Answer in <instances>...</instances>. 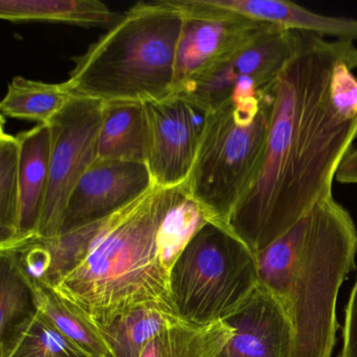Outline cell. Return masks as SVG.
I'll return each instance as SVG.
<instances>
[{
	"label": "cell",
	"mask_w": 357,
	"mask_h": 357,
	"mask_svg": "<svg viewBox=\"0 0 357 357\" xmlns=\"http://www.w3.org/2000/svg\"><path fill=\"white\" fill-rule=\"evenodd\" d=\"M356 68L354 43L303 34L275 79L262 169L227 225L255 255L333 195L357 139Z\"/></svg>",
	"instance_id": "1"
},
{
	"label": "cell",
	"mask_w": 357,
	"mask_h": 357,
	"mask_svg": "<svg viewBox=\"0 0 357 357\" xmlns=\"http://www.w3.org/2000/svg\"><path fill=\"white\" fill-rule=\"evenodd\" d=\"M357 229L349 211L326 198L257 252L259 284L279 302L294 331L290 357H331L336 301L356 268Z\"/></svg>",
	"instance_id": "2"
},
{
	"label": "cell",
	"mask_w": 357,
	"mask_h": 357,
	"mask_svg": "<svg viewBox=\"0 0 357 357\" xmlns=\"http://www.w3.org/2000/svg\"><path fill=\"white\" fill-rule=\"evenodd\" d=\"M175 188L154 185L104 219L80 262L54 289L99 326L109 325L139 307L174 306L158 231Z\"/></svg>",
	"instance_id": "3"
},
{
	"label": "cell",
	"mask_w": 357,
	"mask_h": 357,
	"mask_svg": "<svg viewBox=\"0 0 357 357\" xmlns=\"http://www.w3.org/2000/svg\"><path fill=\"white\" fill-rule=\"evenodd\" d=\"M183 14L171 0L137 3L82 55L62 82L74 98L147 102L174 93Z\"/></svg>",
	"instance_id": "4"
},
{
	"label": "cell",
	"mask_w": 357,
	"mask_h": 357,
	"mask_svg": "<svg viewBox=\"0 0 357 357\" xmlns=\"http://www.w3.org/2000/svg\"><path fill=\"white\" fill-rule=\"evenodd\" d=\"M273 84L257 93H235L206 114L185 187L208 221L227 227L236 206L260 174L273 114Z\"/></svg>",
	"instance_id": "5"
},
{
	"label": "cell",
	"mask_w": 357,
	"mask_h": 357,
	"mask_svg": "<svg viewBox=\"0 0 357 357\" xmlns=\"http://www.w3.org/2000/svg\"><path fill=\"white\" fill-rule=\"evenodd\" d=\"M259 285L256 256L231 229L208 221L170 271V291L183 321L204 326L231 317Z\"/></svg>",
	"instance_id": "6"
},
{
	"label": "cell",
	"mask_w": 357,
	"mask_h": 357,
	"mask_svg": "<svg viewBox=\"0 0 357 357\" xmlns=\"http://www.w3.org/2000/svg\"><path fill=\"white\" fill-rule=\"evenodd\" d=\"M103 110L102 102L73 97L49 124L50 179L39 227L41 239L60 236L68 198L81 177L97 160Z\"/></svg>",
	"instance_id": "7"
},
{
	"label": "cell",
	"mask_w": 357,
	"mask_h": 357,
	"mask_svg": "<svg viewBox=\"0 0 357 357\" xmlns=\"http://www.w3.org/2000/svg\"><path fill=\"white\" fill-rule=\"evenodd\" d=\"M302 33L269 26L223 61L185 83L181 93L206 112L231 99L240 81H254L259 87L275 82L302 43Z\"/></svg>",
	"instance_id": "8"
},
{
	"label": "cell",
	"mask_w": 357,
	"mask_h": 357,
	"mask_svg": "<svg viewBox=\"0 0 357 357\" xmlns=\"http://www.w3.org/2000/svg\"><path fill=\"white\" fill-rule=\"evenodd\" d=\"M171 3L183 14L175 64L174 93L269 26L214 9L204 0H171Z\"/></svg>",
	"instance_id": "9"
},
{
	"label": "cell",
	"mask_w": 357,
	"mask_h": 357,
	"mask_svg": "<svg viewBox=\"0 0 357 357\" xmlns=\"http://www.w3.org/2000/svg\"><path fill=\"white\" fill-rule=\"evenodd\" d=\"M145 104L147 166L154 185L175 188L191 175L206 112L181 93Z\"/></svg>",
	"instance_id": "10"
},
{
	"label": "cell",
	"mask_w": 357,
	"mask_h": 357,
	"mask_svg": "<svg viewBox=\"0 0 357 357\" xmlns=\"http://www.w3.org/2000/svg\"><path fill=\"white\" fill-rule=\"evenodd\" d=\"M154 185L145 162L96 160L68 198L60 235L112 216Z\"/></svg>",
	"instance_id": "11"
},
{
	"label": "cell",
	"mask_w": 357,
	"mask_h": 357,
	"mask_svg": "<svg viewBox=\"0 0 357 357\" xmlns=\"http://www.w3.org/2000/svg\"><path fill=\"white\" fill-rule=\"evenodd\" d=\"M233 336L219 357H290L294 331L275 296L259 284L225 319Z\"/></svg>",
	"instance_id": "12"
},
{
	"label": "cell",
	"mask_w": 357,
	"mask_h": 357,
	"mask_svg": "<svg viewBox=\"0 0 357 357\" xmlns=\"http://www.w3.org/2000/svg\"><path fill=\"white\" fill-rule=\"evenodd\" d=\"M214 9L283 30L331 40L357 41V18L325 15L285 0H204Z\"/></svg>",
	"instance_id": "13"
},
{
	"label": "cell",
	"mask_w": 357,
	"mask_h": 357,
	"mask_svg": "<svg viewBox=\"0 0 357 357\" xmlns=\"http://www.w3.org/2000/svg\"><path fill=\"white\" fill-rule=\"evenodd\" d=\"M20 143V231L15 246L39 238V227L49 190L51 131L49 125L38 124L17 135ZM8 252V250H6Z\"/></svg>",
	"instance_id": "14"
},
{
	"label": "cell",
	"mask_w": 357,
	"mask_h": 357,
	"mask_svg": "<svg viewBox=\"0 0 357 357\" xmlns=\"http://www.w3.org/2000/svg\"><path fill=\"white\" fill-rule=\"evenodd\" d=\"M148 125L145 104L104 103L98 158L147 164Z\"/></svg>",
	"instance_id": "15"
},
{
	"label": "cell",
	"mask_w": 357,
	"mask_h": 357,
	"mask_svg": "<svg viewBox=\"0 0 357 357\" xmlns=\"http://www.w3.org/2000/svg\"><path fill=\"white\" fill-rule=\"evenodd\" d=\"M121 16L98 0H0V18L10 22H54L109 29Z\"/></svg>",
	"instance_id": "16"
},
{
	"label": "cell",
	"mask_w": 357,
	"mask_h": 357,
	"mask_svg": "<svg viewBox=\"0 0 357 357\" xmlns=\"http://www.w3.org/2000/svg\"><path fill=\"white\" fill-rule=\"evenodd\" d=\"M28 282L32 288L37 312L45 321L91 357H112L99 325L51 286L30 280Z\"/></svg>",
	"instance_id": "17"
},
{
	"label": "cell",
	"mask_w": 357,
	"mask_h": 357,
	"mask_svg": "<svg viewBox=\"0 0 357 357\" xmlns=\"http://www.w3.org/2000/svg\"><path fill=\"white\" fill-rule=\"evenodd\" d=\"M181 321L174 306L153 304L135 309L100 328L112 357H141L154 337Z\"/></svg>",
	"instance_id": "18"
},
{
	"label": "cell",
	"mask_w": 357,
	"mask_h": 357,
	"mask_svg": "<svg viewBox=\"0 0 357 357\" xmlns=\"http://www.w3.org/2000/svg\"><path fill=\"white\" fill-rule=\"evenodd\" d=\"M231 336L225 321L197 326L181 321L154 337L141 357H219Z\"/></svg>",
	"instance_id": "19"
},
{
	"label": "cell",
	"mask_w": 357,
	"mask_h": 357,
	"mask_svg": "<svg viewBox=\"0 0 357 357\" xmlns=\"http://www.w3.org/2000/svg\"><path fill=\"white\" fill-rule=\"evenodd\" d=\"M63 84L16 76L0 104L1 116L49 125L72 100Z\"/></svg>",
	"instance_id": "20"
},
{
	"label": "cell",
	"mask_w": 357,
	"mask_h": 357,
	"mask_svg": "<svg viewBox=\"0 0 357 357\" xmlns=\"http://www.w3.org/2000/svg\"><path fill=\"white\" fill-rule=\"evenodd\" d=\"M20 143L17 135L5 131L1 116L0 129V250H12L20 231Z\"/></svg>",
	"instance_id": "21"
},
{
	"label": "cell",
	"mask_w": 357,
	"mask_h": 357,
	"mask_svg": "<svg viewBox=\"0 0 357 357\" xmlns=\"http://www.w3.org/2000/svg\"><path fill=\"white\" fill-rule=\"evenodd\" d=\"M0 357H91L38 312L0 340Z\"/></svg>",
	"instance_id": "22"
},
{
	"label": "cell",
	"mask_w": 357,
	"mask_h": 357,
	"mask_svg": "<svg viewBox=\"0 0 357 357\" xmlns=\"http://www.w3.org/2000/svg\"><path fill=\"white\" fill-rule=\"evenodd\" d=\"M208 222V217L189 195L185 183L175 188L172 204L158 231L160 256L169 271L194 235Z\"/></svg>",
	"instance_id": "23"
},
{
	"label": "cell",
	"mask_w": 357,
	"mask_h": 357,
	"mask_svg": "<svg viewBox=\"0 0 357 357\" xmlns=\"http://www.w3.org/2000/svg\"><path fill=\"white\" fill-rule=\"evenodd\" d=\"M36 312L32 288L13 254L0 252V340Z\"/></svg>",
	"instance_id": "24"
},
{
	"label": "cell",
	"mask_w": 357,
	"mask_h": 357,
	"mask_svg": "<svg viewBox=\"0 0 357 357\" xmlns=\"http://www.w3.org/2000/svg\"><path fill=\"white\" fill-rule=\"evenodd\" d=\"M340 357H357V277L344 310L342 348Z\"/></svg>",
	"instance_id": "25"
},
{
	"label": "cell",
	"mask_w": 357,
	"mask_h": 357,
	"mask_svg": "<svg viewBox=\"0 0 357 357\" xmlns=\"http://www.w3.org/2000/svg\"><path fill=\"white\" fill-rule=\"evenodd\" d=\"M335 181L342 185H357V147L344 158L336 174Z\"/></svg>",
	"instance_id": "26"
}]
</instances>
